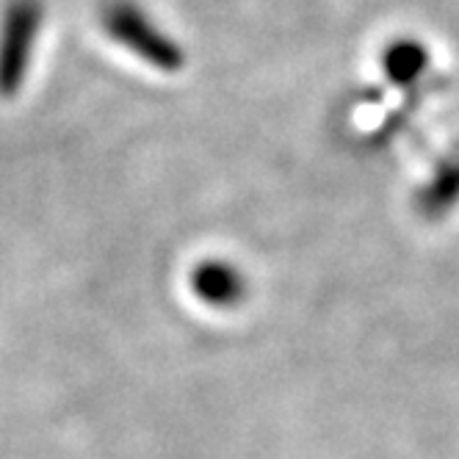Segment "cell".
Segmentation results:
<instances>
[{
  "label": "cell",
  "instance_id": "obj_1",
  "mask_svg": "<svg viewBox=\"0 0 459 459\" xmlns=\"http://www.w3.org/2000/svg\"><path fill=\"white\" fill-rule=\"evenodd\" d=\"M103 25L125 50L147 61L160 73L183 70V50L144 14L134 0H111L103 9Z\"/></svg>",
  "mask_w": 459,
  "mask_h": 459
},
{
  "label": "cell",
  "instance_id": "obj_2",
  "mask_svg": "<svg viewBox=\"0 0 459 459\" xmlns=\"http://www.w3.org/2000/svg\"><path fill=\"white\" fill-rule=\"evenodd\" d=\"M39 30V6L30 0H20L6 14L4 34H0V89H17L25 67H28V53L30 39Z\"/></svg>",
  "mask_w": 459,
  "mask_h": 459
},
{
  "label": "cell",
  "instance_id": "obj_3",
  "mask_svg": "<svg viewBox=\"0 0 459 459\" xmlns=\"http://www.w3.org/2000/svg\"><path fill=\"white\" fill-rule=\"evenodd\" d=\"M191 288L211 307H233L247 297L244 274L227 260H205L191 274Z\"/></svg>",
  "mask_w": 459,
  "mask_h": 459
}]
</instances>
